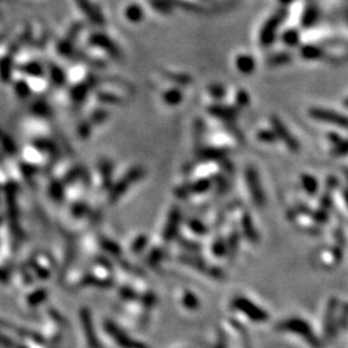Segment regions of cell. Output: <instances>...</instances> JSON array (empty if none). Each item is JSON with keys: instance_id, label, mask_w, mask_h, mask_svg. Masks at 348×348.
<instances>
[{"instance_id": "7bdbcfd3", "label": "cell", "mask_w": 348, "mask_h": 348, "mask_svg": "<svg viewBox=\"0 0 348 348\" xmlns=\"http://www.w3.org/2000/svg\"><path fill=\"white\" fill-rule=\"evenodd\" d=\"M210 92L214 93V94H218V97H222L220 94H223V88L222 87H212Z\"/></svg>"}, {"instance_id": "5bb4252c", "label": "cell", "mask_w": 348, "mask_h": 348, "mask_svg": "<svg viewBox=\"0 0 348 348\" xmlns=\"http://www.w3.org/2000/svg\"><path fill=\"white\" fill-rule=\"evenodd\" d=\"M125 17L131 22H139L143 17L142 8L139 6H136V4H132V6H129L125 9Z\"/></svg>"}, {"instance_id": "603a6c76", "label": "cell", "mask_w": 348, "mask_h": 348, "mask_svg": "<svg viewBox=\"0 0 348 348\" xmlns=\"http://www.w3.org/2000/svg\"><path fill=\"white\" fill-rule=\"evenodd\" d=\"M22 70L25 71V73H27L29 75L31 76H40L43 75V69L40 67V65L39 64H34V62H31V64H27L25 65V66L22 67Z\"/></svg>"}, {"instance_id": "7c38bea8", "label": "cell", "mask_w": 348, "mask_h": 348, "mask_svg": "<svg viewBox=\"0 0 348 348\" xmlns=\"http://www.w3.org/2000/svg\"><path fill=\"white\" fill-rule=\"evenodd\" d=\"M247 181H248V186H249V190L252 192V196L254 197V200L257 204H262L263 201V195H262V190L259 189V181L257 174H255L254 170L249 169L247 171Z\"/></svg>"}, {"instance_id": "f546056e", "label": "cell", "mask_w": 348, "mask_h": 348, "mask_svg": "<svg viewBox=\"0 0 348 348\" xmlns=\"http://www.w3.org/2000/svg\"><path fill=\"white\" fill-rule=\"evenodd\" d=\"M50 194L54 197V200H61L62 197V187L58 183H53L50 187Z\"/></svg>"}, {"instance_id": "7402d4cb", "label": "cell", "mask_w": 348, "mask_h": 348, "mask_svg": "<svg viewBox=\"0 0 348 348\" xmlns=\"http://www.w3.org/2000/svg\"><path fill=\"white\" fill-rule=\"evenodd\" d=\"M348 328V303L343 305L342 310L338 316V329H347Z\"/></svg>"}, {"instance_id": "d6986e66", "label": "cell", "mask_w": 348, "mask_h": 348, "mask_svg": "<svg viewBox=\"0 0 348 348\" xmlns=\"http://www.w3.org/2000/svg\"><path fill=\"white\" fill-rule=\"evenodd\" d=\"M164 99H165L166 103L174 106V104H178L182 101V93L178 92L177 89H170L164 93Z\"/></svg>"}, {"instance_id": "6da1fadb", "label": "cell", "mask_w": 348, "mask_h": 348, "mask_svg": "<svg viewBox=\"0 0 348 348\" xmlns=\"http://www.w3.org/2000/svg\"><path fill=\"white\" fill-rule=\"evenodd\" d=\"M276 328L281 331H289L292 334L301 336L302 339H305L308 343L311 348H321L322 343L319 339V336L312 330L311 325L306 320L301 317H289L286 320H282L277 324Z\"/></svg>"}, {"instance_id": "5b68a950", "label": "cell", "mask_w": 348, "mask_h": 348, "mask_svg": "<svg viewBox=\"0 0 348 348\" xmlns=\"http://www.w3.org/2000/svg\"><path fill=\"white\" fill-rule=\"evenodd\" d=\"M284 17H285V12L280 11V12H277L273 17H271L270 20L267 21L266 25H264V27L261 31L262 45L268 46V45H271V43H272L273 40H275L276 32H277L278 26H280V23L282 22Z\"/></svg>"}, {"instance_id": "277c9868", "label": "cell", "mask_w": 348, "mask_h": 348, "mask_svg": "<svg viewBox=\"0 0 348 348\" xmlns=\"http://www.w3.org/2000/svg\"><path fill=\"white\" fill-rule=\"evenodd\" d=\"M142 176H143L142 168H134V169H132L129 173L125 174L124 178H123V180L120 181L115 187H113L112 191H111V194H110L111 203H115L116 200H119V197L123 196V195L127 192V190L129 189V187L136 182V181L141 180Z\"/></svg>"}, {"instance_id": "4316f807", "label": "cell", "mask_w": 348, "mask_h": 348, "mask_svg": "<svg viewBox=\"0 0 348 348\" xmlns=\"http://www.w3.org/2000/svg\"><path fill=\"white\" fill-rule=\"evenodd\" d=\"M15 90H16V93H17L18 96L20 97H27L29 96V87H27V84L25 83V81H18L17 84H16V87H15Z\"/></svg>"}, {"instance_id": "9c48e42d", "label": "cell", "mask_w": 348, "mask_h": 348, "mask_svg": "<svg viewBox=\"0 0 348 348\" xmlns=\"http://www.w3.org/2000/svg\"><path fill=\"white\" fill-rule=\"evenodd\" d=\"M80 25H75V26L71 27V30H70L66 38L60 43V45H58V52L61 53L62 55H70V53L73 50L74 41H75L76 36H78L79 32H80Z\"/></svg>"}, {"instance_id": "8992f818", "label": "cell", "mask_w": 348, "mask_h": 348, "mask_svg": "<svg viewBox=\"0 0 348 348\" xmlns=\"http://www.w3.org/2000/svg\"><path fill=\"white\" fill-rule=\"evenodd\" d=\"M311 118L320 120V122L329 123V124L339 125L340 128H348V118L338 113L335 111L325 110V108H312L310 111Z\"/></svg>"}, {"instance_id": "2e32d148", "label": "cell", "mask_w": 348, "mask_h": 348, "mask_svg": "<svg viewBox=\"0 0 348 348\" xmlns=\"http://www.w3.org/2000/svg\"><path fill=\"white\" fill-rule=\"evenodd\" d=\"M90 87H92V84H90L89 81H85V83H83V84L78 85V87H75L73 89V99L75 102H81L83 99L85 98V96H87V93L89 92Z\"/></svg>"}, {"instance_id": "f6af8a7d", "label": "cell", "mask_w": 348, "mask_h": 348, "mask_svg": "<svg viewBox=\"0 0 348 348\" xmlns=\"http://www.w3.org/2000/svg\"><path fill=\"white\" fill-rule=\"evenodd\" d=\"M280 2H281L282 4H289L290 2H293V0H280Z\"/></svg>"}, {"instance_id": "d4e9b609", "label": "cell", "mask_w": 348, "mask_h": 348, "mask_svg": "<svg viewBox=\"0 0 348 348\" xmlns=\"http://www.w3.org/2000/svg\"><path fill=\"white\" fill-rule=\"evenodd\" d=\"M209 187H210V182H209V181H199V182H196V183H194L192 186H190L189 192L200 194V192L206 191Z\"/></svg>"}, {"instance_id": "74e56055", "label": "cell", "mask_w": 348, "mask_h": 348, "mask_svg": "<svg viewBox=\"0 0 348 348\" xmlns=\"http://www.w3.org/2000/svg\"><path fill=\"white\" fill-rule=\"evenodd\" d=\"M214 253H215V255H223L224 253H226V245H224L222 241H218L217 244L214 245Z\"/></svg>"}, {"instance_id": "ac0fdd59", "label": "cell", "mask_w": 348, "mask_h": 348, "mask_svg": "<svg viewBox=\"0 0 348 348\" xmlns=\"http://www.w3.org/2000/svg\"><path fill=\"white\" fill-rule=\"evenodd\" d=\"M182 301H183V305H185V307H187L189 310H196V308H199V306H200L199 298H197V297L195 296L194 293H191V292H187V293H185Z\"/></svg>"}, {"instance_id": "cb8c5ba5", "label": "cell", "mask_w": 348, "mask_h": 348, "mask_svg": "<svg viewBox=\"0 0 348 348\" xmlns=\"http://www.w3.org/2000/svg\"><path fill=\"white\" fill-rule=\"evenodd\" d=\"M50 76H52V80L55 85H62L65 83V74L60 67H52L50 70Z\"/></svg>"}, {"instance_id": "d6a6232c", "label": "cell", "mask_w": 348, "mask_h": 348, "mask_svg": "<svg viewBox=\"0 0 348 348\" xmlns=\"http://www.w3.org/2000/svg\"><path fill=\"white\" fill-rule=\"evenodd\" d=\"M289 60H290L289 55H286L285 53H280L278 55H275V57L271 60V62H272L273 65H282L286 61H289Z\"/></svg>"}, {"instance_id": "3957f363", "label": "cell", "mask_w": 348, "mask_h": 348, "mask_svg": "<svg viewBox=\"0 0 348 348\" xmlns=\"http://www.w3.org/2000/svg\"><path fill=\"white\" fill-rule=\"evenodd\" d=\"M338 331V299L331 298L326 306L324 317V338L326 342H331Z\"/></svg>"}, {"instance_id": "d590c367", "label": "cell", "mask_w": 348, "mask_h": 348, "mask_svg": "<svg viewBox=\"0 0 348 348\" xmlns=\"http://www.w3.org/2000/svg\"><path fill=\"white\" fill-rule=\"evenodd\" d=\"M145 244H146V238L145 236H141V238L137 239L136 243L133 244V250L134 252H141V249L145 247Z\"/></svg>"}, {"instance_id": "f35d334b", "label": "cell", "mask_w": 348, "mask_h": 348, "mask_svg": "<svg viewBox=\"0 0 348 348\" xmlns=\"http://www.w3.org/2000/svg\"><path fill=\"white\" fill-rule=\"evenodd\" d=\"M103 247H104V249H107V252L110 250V252H112V253H118L120 250L116 244L111 243V241H108V240L106 241V243H103Z\"/></svg>"}, {"instance_id": "b9f144b4", "label": "cell", "mask_w": 348, "mask_h": 348, "mask_svg": "<svg viewBox=\"0 0 348 348\" xmlns=\"http://www.w3.org/2000/svg\"><path fill=\"white\" fill-rule=\"evenodd\" d=\"M238 99H239V103H240V104H244V103H247V102H248V97H247V94H245V93H244V92L239 93Z\"/></svg>"}, {"instance_id": "836d02e7", "label": "cell", "mask_w": 348, "mask_h": 348, "mask_svg": "<svg viewBox=\"0 0 348 348\" xmlns=\"http://www.w3.org/2000/svg\"><path fill=\"white\" fill-rule=\"evenodd\" d=\"M99 99L103 102H108V103H116V102L120 101L118 97L112 96V94H107V93H101L99 94Z\"/></svg>"}, {"instance_id": "52a82bcc", "label": "cell", "mask_w": 348, "mask_h": 348, "mask_svg": "<svg viewBox=\"0 0 348 348\" xmlns=\"http://www.w3.org/2000/svg\"><path fill=\"white\" fill-rule=\"evenodd\" d=\"M76 4L94 25H103L104 20L101 13H99V9L93 6L90 3V0H76Z\"/></svg>"}, {"instance_id": "ffe728a7", "label": "cell", "mask_w": 348, "mask_h": 348, "mask_svg": "<svg viewBox=\"0 0 348 348\" xmlns=\"http://www.w3.org/2000/svg\"><path fill=\"white\" fill-rule=\"evenodd\" d=\"M302 185H303V187H305V190L308 194H316L317 182L313 177H311V176H303V177H302Z\"/></svg>"}, {"instance_id": "8fae6325", "label": "cell", "mask_w": 348, "mask_h": 348, "mask_svg": "<svg viewBox=\"0 0 348 348\" xmlns=\"http://www.w3.org/2000/svg\"><path fill=\"white\" fill-rule=\"evenodd\" d=\"M180 219H181L180 210H178V208H174L170 212V214H169L168 223H166L165 229H164V239H165L166 241L171 240V239L176 236V234H177L178 224H180Z\"/></svg>"}, {"instance_id": "7a4b0ae2", "label": "cell", "mask_w": 348, "mask_h": 348, "mask_svg": "<svg viewBox=\"0 0 348 348\" xmlns=\"http://www.w3.org/2000/svg\"><path fill=\"white\" fill-rule=\"evenodd\" d=\"M231 306L236 311L245 315L248 319L254 322L261 324V322H266L268 320L267 311L261 308L259 306H257L255 303H253L250 299L245 298V297H236V298H234L231 302Z\"/></svg>"}, {"instance_id": "30bf717a", "label": "cell", "mask_w": 348, "mask_h": 348, "mask_svg": "<svg viewBox=\"0 0 348 348\" xmlns=\"http://www.w3.org/2000/svg\"><path fill=\"white\" fill-rule=\"evenodd\" d=\"M272 124H273V128H275L276 136L280 137V138L286 143V146L290 148V150H293V151L298 150V147H299L298 142L294 139V137L290 136V133L287 132L286 128H285V125H282L281 123L276 119H272Z\"/></svg>"}, {"instance_id": "484cf974", "label": "cell", "mask_w": 348, "mask_h": 348, "mask_svg": "<svg viewBox=\"0 0 348 348\" xmlns=\"http://www.w3.org/2000/svg\"><path fill=\"white\" fill-rule=\"evenodd\" d=\"M282 39H284V41L287 44V45H297V44H298V40H299V35L297 31L290 30V31L285 32L284 36H282Z\"/></svg>"}, {"instance_id": "8d00e7d4", "label": "cell", "mask_w": 348, "mask_h": 348, "mask_svg": "<svg viewBox=\"0 0 348 348\" xmlns=\"http://www.w3.org/2000/svg\"><path fill=\"white\" fill-rule=\"evenodd\" d=\"M106 118H107V113L104 112V111L99 110V111H97V112L93 113L92 119L94 123H102L104 119H106Z\"/></svg>"}, {"instance_id": "4fadbf2b", "label": "cell", "mask_w": 348, "mask_h": 348, "mask_svg": "<svg viewBox=\"0 0 348 348\" xmlns=\"http://www.w3.org/2000/svg\"><path fill=\"white\" fill-rule=\"evenodd\" d=\"M236 66H238L240 73L250 74L252 71H254L255 62L250 55L241 54V55H239L238 60H236Z\"/></svg>"}, {"instance_id": "ab89813d", "label": "cell", "mask_w": 348, "mask_h": 348, "mask_svg": "<svg viewBox=\"0 0 348 348\" xmlns=\"http://www.w3.org/2000/svg\"><path fill=\"white\" fill-rule=\"evenodd\" d=\"M89 124H83L80 127V129H79V133H80L81 137H84V138H87L88 136H89Z\"/></svg>"}, {"instance_id": "ee69618b", "label": "cell", "mask_w": 348, "mask_h": 348, "mask_svg": "<svg viewBox=\"0 0 348 348\" xmlns=\"http://www.w3.org/2000/svg\"><path fill=\"white\" fill-rule=\"evenodd\" d=\"M4 278H7V276L4 275V272L2 270H0V280H4Z\"/></svg>"}, {"instance_id": "bcb514c9", "label": "cell", "mask_w": 348, "mask_h": 348, "mask_svg": "<svg viewBox=\"0 0 348 348\" xmlns=\"http://www.w3.org/2000/svg\"><path fill=\"white\" fill-rule=\"evenodd\" d=\"M344 104L348 107V99H345V101H344Z\"/></svg>"}, {"instance_id": "83f0119b", "label": "cell", "mask_w": 348, "mask_h": 348, "mask_svg": "<svg viewBox=\"0 0 348 348\" xmlns=\"http://www.w3.org/2000/svg\"><path fill=\"white\" fill-rule=\"evenodd\" d=\"M35 145L38 146V148H40V150L48 151V152H50V151H55V146L53 145L50 141H46V139H39V141L35 142Z\"/></svg>"}, {"instance_id": "f1b7e54d", "label": "cell", "mask_w": 348, "mask_h": 348, "mask_svg": "<svg viewBox=\"0 0 348 348\" xmlns=\"http://www.w3.org/2000/svg\"><path fill=\"white\" fill-rule=\"evenodd\" d=\"M316 15L317 13L315 9H310V11L306 12V15L303 16V25H306V26L312 25L315 22V20H316Z\"/></svg>"}, {"instance_id": "4dcf8cb0", "label": "cell", "mask_w": 348, "mask_h": 348, "mask_svg": "<svg viewBox=\"0 0 348 348\" xmlns=\"http://www.w3.org/2000/svg\"><path fill=\"white\" fill-rule=\"evenodd\" d=\"M151 4H152L157 11H161V12L169 11V8H168L169 3H166V2H164V0H151Z\"/></svg>"}, {"instance_id": "60d3db41", "label": "cell", "mask_w": 348, "mask_h": 348, "mask_svg": "<svg viewBox=\"0 0 348 348\" xmlns=\"http://www.w3.org/2000/svg\"><path fill=\"white\" fill-rule=\"evenodd\" d=\"M215 348H227V342H226V339H224L223 335H219Z\"/></svg>"}, {"instance_id": "9a60e30c", "label": "cell", "mask_w": 348, "mask_h": 348, "mask_svg": "<svg viewBox=\"0 0 348 348\" xmlns=\"http://www.w3.org/2000/svg\"><path fill=\"white\" fill-rule=\"evenodd\" d=\"M302 55L307 60H320V58L324 57V52L320 49L319 46L313 45H306L302 48L301 50Z\"/></svg>"}, {"instance_id": "44dd1931", "label": "cell", "mask_w": 348, "mask_h": 348, "mask_svg": "<svg viewBox=\"0 0 348 348\" xmlns=\"http://www.w3.org/2000/svg\"><path fill=\"white\" fill-rule=\"evenodd\" d=\"M111 164L108 161H103L101 164V174H102V180H103V186L107 187L111 182Z\"/></svg>"}, {"instance_id": "ba28073f", "label": "cell", "mask_w": 348, "mask_h": 348, "mask_svg": "<svg viewBox=\"0 0 348 348\" xmlns=\"http://www.w3.org/2000/svg\"><path fill=\"white\" fill-rule=\"evenodd\" d=\"M89 40L93 45L99 46L102 49L107 50V52L110 53L111 55H113V57H119V49L116 48V45L112 43V40H111L110 38H107L106 35L94 34L90 36Z\"/></svg>"}, {"instance_id": "e575fe53", "label": "cell", "mask_w": 348, "mask_h": 348, "mask_svg": "<svg viewBox=\"0 0 348 348\" xmlns=\"http://www.w3.org/2000/svg\"><path fill=\"white\" fill-rule=\"evenodd\" d=\"M214 112L217 113L218 118H222V116L223 118H234V115H235V111L231 110V108H222L219 111L214 110Z\"/></svg>"}, {"instance_id": "1f68e13d", "label": "cell", "mask_w": 348, "mask_h": 348, "mask_svg": "<svg viewBox=\"0 0 348 348\" xmlns=\"http://www.w3.org/2000/svg\"><path fill=\"white\" fill-rule=\"evenodd\" d=\"M258 138L261 141H264V142H272V141H275V133L273 132L263 131L258 134Z\"/></svg>"}, {"instance_id": "e0dca14e", "label": "cell", "mask_w": 348, "mask_h": 348, "mask_svg": "<svg viewBox=\"0 0 348 348\" xmlns=\"http://www.w3.org/2000/svg\"><path fill=\"white\" fill-rule=\"evenodd\" d=\"M12 73V60L9 57H4L0 61V78L3 81H8Z\"/></svg>"}]
</instances>
